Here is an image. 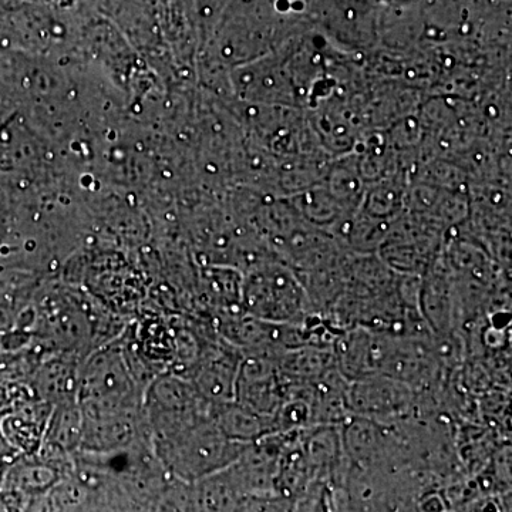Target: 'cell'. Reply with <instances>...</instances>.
<instances>
[{
  "label": "cell",
  "mask_w": 512,
  "mask_h": 512,
  "mask_svg": "<svg viewBox=\"0 0 512 512\" xmlns=\"http://www.w3.org/2000/svg\"><path fill=\"white\" fill-rule=\"evenodd\" d=\"M150 443L165 473L183 484L231 466L247 446L228 439L211 414L167 436L150 439Z\"/></svg>",
  "instance_id": "obj_1"
},
{
  "label": "cell",
  "mask_w": 512,
  "mask_h": 512,
  "mask_svg": "<svg viewBox=\"0 0 512 512\" xmlns=\"http://www.w3.org/2000/svg\"><path fill=\"white\" fill-rule=\"evenodd\" d=\"M144 390L128 366L123 342L93 353L80 367L77 402L84 409L143 412Z\"/></svg>",
  "instance_id": "obj_2"
},
{
  "label": "cell",
  "mask_w": 512,
  "mask_h": 512,
  "mask_svg": "<svg viewBox=\"0 0 512 512\" xmlns=\"http://www.w3.org/2000/svg\"><path fill=\"white\" fill-rule=\"evenodd\" d=\"M417 393L409 384L389 376L362 377L349 383L350 414L396 426L416 417Z\"/></svg>",
  "instance_id": "obj_3"
},
{
  "label": "cell",
  "mask_w": 512,
  "mask_h": 512,
  "mask_svg": "<svg viewBox=\"0 0 512 512\" xmlns=\"http://www.w3.org/2000/svg\"><path fill=\"white\" fill-rule=\"evenodd\" d=\"M245 315L276 323L305 322L312 315L311 301L302 284L289 272L272 271L255 282L244 296Z\"/></svg>",
  "instance_id": "obj_4"
},
{
  "label": "cell",
  "mask_w": 512,
  "mask_h": 512,
  "mask_svg": "<svg viewBox=\"0 0 512 512\" xmlns=\"http://www.w3.org/2000/svg\"><path fill=\"white\" fill-rule=\"evenodd\" d=\"M242 357L244 355L241 350L222 339L220 335L215 339H204L200 355L188 379L207 402H232L235 399Z\"/></svg>",
  "instance_id": "obj_5"
},
{
  "label": "cell",
  "mask_w": 512,
  "mask_h": 512,
  "mask_svg": "<svg viewBox=\"0 0 512 512\" xmlns=\"http://www.w3.org/2000/svg\"><path fill=\"white\" fill-rule=\"evenodd\" d=\"M286 384L276 360L244 355L235 389V402L271 419L286 400Z\"/></svg>",
  "instance_id": "obj_6"
},
{
  "label": "cell",
  "mask_w": 512,
  "mask_h": 512,
  "mask_svg": "<svg viewBox=\"0 0 512 512\" xmlns=\"http://www.w3.org/2000/svg\"><path fill=\"white\" fill-rule=\"evenodd\" d=\"M53 404L36 396L15 397L0 412V430L19 456H35L42 447Z\"/></svg>",
  "instance_id": "obj_7"
},
{
  "label": "cell",
  "mask_w": 512,
  "mask_h": 512,
  "mask_svg": "<svg viewBox=\"0 0 512 512\" xmlns=\"http://www.w3.org/2000/svg\"><path fill=\"white\" fill-rule=\"evenodd\" d=\"M72 467V460H53L39 454L18 456L9 464L2 487L18 491L26 498L39 497L69 478Z\"/></svg>",
  "instance_id": "obj_8"
},
{
  "label": "cell",
  "mask_w": 512,
  "mask_h": 512,
  "mask_svg": "<svg viewBox=\"0 0 512 512\" xmlns=\"http://www.w3.org/2000/svg\"><path fill=\"white\" fill-rule=\"evenodd\" d=\"M247 498L229 466L190 484V512H239Z\"/></svg>",
  "instance_id": "obj_9"
},
{
  "label": "cell",
  "mask_w": 512,
  "mask_h": 512,
  "mask_svg": "<svg viewBox=\"0 0 512 512\" xmlns=\"http://www.w3.org/2000/svg\"><path fill=\"white\" fill-rule=\"evenodd\" d=\"M276 365L289 384H312L338 369L335 346L305 345L286 350Z\"/></svg>",
  "instance_id": "obj_10"
},
{
  "label": "cell",
  "mask_w": 512,
  "mask_h": 512,
  "mask_svg": "<svg viewBox=\"0 0 512 512\" xmlns=\"http://www.w3.org/2000/svg\"><path fill=\"white\" fill-rule=\"evenodd\" d=\"M211 416L222 433L237 443L251 444L268 434H274L271 419L259 416L235 400L212 404Z\"/></svg>",
  "instance_id": "obj_11"
},
{
  "label": "cell",
  "mask_w": 512,
  "mask_h": 512,
  "mask_svg": "<svg viewBox=\"0 0 512 512\" xmlns=\"http://www.w3.org/2000/svg\"><path fill=\"white\" fill-rule=\"evenodd\" d=\"M26 503L28 498L25 495L10 488H0V512H23Z\"/></svg>",
  "instance_id": "obj_12"
},
{
  "label": "cell",
  "mask_w": 512,
  "mask_h": 512,
  "mask_svg": "<svg viewBox=\"0 0 512 512\" xmlns=\"http://www.w3.org/2000/svg\"><path fill=\"white\" fill-rule=\"evenodd\" d=\"M19 454L10 447L8 441H6L5 437H3L2 430H0V457L5 458V460L10 461L12 463Z\"/></svg>",
  "instance_id": "obj_13"
},
{
  "label": "cell",
  "mask_w": 512,
  "mask_h": 512,
  "mask_svg": "<svg viewBox=\"0 0 512 512\" xmlns=\"http://www.w3.org/2000/svg\"><path fill=\"white\" fill-rule=\"evenodd\" d=\"M10 461L0 457V488H2L3 481H5L6 471H8Z\"/></svg>",
  "instance_id": "obj_14"
}]
</instances>
